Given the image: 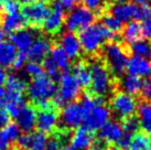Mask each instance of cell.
Instances as JSON below:
<instances>
[{
    "label": "cell",
    "mask_w": 151,
    "mask_h": 150,
    "mask_svg": "<svg viewBox=\"0 0 151 150\" xmlns=\"http://www.w3.org/2000/svg\"><path fill=\"white\" fill-rule=\"evenodd\" d=\"M82 51L88 55H92L101 51L106 41H110L115 38V33L110 32L101 23H91L86 28L78 31L77 34Z\"/></svg>",
    "instance_id": "cell-1"
},
{
    "label": "cell",
    "mask_w": 151,
    "mask_h": 150,
    "mask_svg": "<svg viewBox=\"0 0 151 150\" xmlns=\"http://www.w3.org/2000/svg\"><path fill=\"white\" fill-rule=\"evenodd\" d=\"M101 55L105 60L106 66L114 75H122L126 71L128 55L122 43L107 41L101 46Z\"/></svg>",
    "instance_id": "cell-2"
},
{
    "label": "cell",
    "mask_w": 151,
    "mask_h": 150,
    "mask_svg": "<svg viewBox=\"0 0 151 150\" xmlns=\"http://www.w3.org/2000/svg\"><path fill=\"white\" fill-rule=\"evenodd\" d=\"M81 94V86L71 73L63 72L59 76V86L56 89L52 104L55 107H63L64 105L74 102Z\"/></svg>",
    "instance_id": "cell-3"
},
{
    "label": "cell",
    "mask_w": 151,
    "mask_h": 150,
    "mask_svg": "<svg viewBox=\"0 0 151 150\" xmlns=\"http://www.w3.org/2000/svg\"><path fill=\"white\" fill-rule=\"evenodd\" d=\"M91 71V88L96 95L105 96L113 86L111 75L104 63L99 60H94L88 64Z\"/></svg>",
    "instance_id": "cell-4"
},
{
    "label": "cell",
    "mask_w": 151,
    "mask_h": 150,
    "mask_svg": "<svg viewBox=\"0 0 151 150\" xmlns=\"http://www.w3.org/2000/svg\"><path fill=\"white\" fill-rule=\"evenodd\" d=\"M58 89L55 79L43 74L39 77L32 79V81L27 85V94L31 100L37 103L39 100H51L53 98Z\"/></svg>",
    "instance_id": "cell-5"
},
{
    "label": "cell",
    "mask_w": 151,
    "mask_h": 150,
    "mask_svg": "<svg viewBox=\"0 0 151 150\" xmlns=\"http://www.w3.org/2000/svg\"><path fill=\"white\" fill-rule=\"evenodd\" d=\"M95 20V13L85 8L84 6H76L70 10L64 20V25L67 31H80L93 23Z\"/></svg>",
    "instance_id": "cell-6"
},
{
    "label": "cell",
    "mask_w": 151,
    "mask_h": 150,
    "mask_svg": "<svg viewBox=\"0 0 151 150\" xmlns=\"http://www.w3.org/2000/svg\"><path fill=\"white\" fill-rule=\"evenodd\" d=\"M110 107L118 117L132 116L137 110V102L132 95L125 92L115 93L110 100Z\"/></svg>",
    "instance_id": "cell-7"
},
{
    "label": "cell",
    "mask_w": 151,
    "mask_h": 150,
    "mask_svg": "<svg viewBox=\"0 0 151 150\" xmlns=\"http://www.w3.org/2000/svg\"><path fill=\"white\" fill-rule=\"evenodd\" d=\"M110 109L104 104L96 105L92 110L84 115L83 127L87 128L91 131L99 130L103 126L110 120Z\"/></svg>",
    "instance_id": "cell-8"
},
{
    "label": "cell",
    "mask_w": 151,
    "mask_h": 150,
    "mask_svg": "<svg viewBox=\"0 0 151 150\" xmlns=\"http://www.w3.org/2000/svg\"><path fill=\"white\" fill-rule=\"evenodd\" d=\"M59 119L61 120L62 126L66 129L81 127L84 119V112L82 110L80 103L70 102L64 105Z\"/></svg>",
    "instance_id": "cell-9"
},
{
    "label": "cell",
    "mask_w": 151,
    "mask_h": 150,
    "mask_svg": "<svg viewBox=\"0 0 151 150\" xmlns=\"http://www.w3.org/2000/svg\"><path fill=\"white\" fill-rule=\"evenodd\" d=\"M21 13L24 18L25 23H29L33 27H38L42 25L47 14L50 13V8L46 4L35 1V2L24 4Z\"/></svg>",
    "instance_id": "cell-10"
},
{
    "label": "cell",
    "mask_w": 151,
    "mask_h": 150,
    "mask_svg": "<svg viewBox=\"0 0 151 150\" xmlns=\"http://www.w3.org/2000/svg\"><path fill=\"white\" fill-rule=\"evenodd\" d=\"M17 142L19 148L22 150H45L47 137L46 133L37 130L20 133Z\"/></svg>",
    "instance_id": "cell-11"
},
{
    "label": "cell",
    "mask_w": 151,
    "mask_h": 150,
    "mask_svg": "<svg viewBox=\"0 0 151 150\" xmlns=\"http://www.w3.org/2000/svg\"><path fill=\"white\" fill-rule=\"evenodd\" d=\"M64 20H65V9L59 2H55L54 7L50 9V13L47 14V17L41 25L47 34H58L64 25Z\"/></svg>",
    "instance_id": "cell-12"
},
{
    "label": "cell",
    "mask_w": 151,
    "mask_h": 150,
    "mask_svg": "<svg viewBox=\"0 0 151 150\" xmlns=\"http://www.w3.org/2000/svg\"><path fill=\"white\" fill-rule=\"evenodd\" d=\"M38 38L37 31L32 28H21L11 33V43L19 52L27 53L32 45L34 40Z\"/></svg>",
    "instance_id": "cell-13"
},
{
    "label": "cell",
    "mask_w": 151,
    "mask_h": 150,
    "mask_svg": "<svg viewBox=\"0 0 151 150\" xmlns=\"http://www.w3.org/2000/svg\"><path fill=\"white\" fill-rule=\"evenodd\" d=\"M37 109L32 105L23 104L20 108L18 115L16 116V124L23 133H30L34 129L35 127V121H37Z\"/></svg>",
    "instance_id": "cell-14"
},
{
    "label": "cell",
    "mask_w": 151,
    "mask_h": 150,
    "mask_svg": "<svg viewBox=\"0 0 151 150\" xmlns=\"http://www.w3.org/2000/svg\"><path fill=\"white\" fill-rule=\"evenodd\" d=\"M59 124V115L56 114L53 108L40 110L37 114V121L35 127L39 131L44 133H51L56 129V126Z\"/></svg>",
    "instance_id": "cell-15"
},
{
    "label": "cell",
    "mask_w": 151,
    "mask_h": 150,
    "mask_svg": "<svg viewBox=\"0 0 151 150\" xmlns=\"http://www.w3.org/2000/svg\"><path fill=\"white\" fill-rule=\"evenodd\" d=\"M126 70L129 74L136 75L140 79L148 77L151 74V60L132 55L131 58H128Z\"/></svg>",
    "instance_id": "cell-16"
},
{
    "label": "cell",
    "mask_w": 151,
    "mask_h": 150,
    "mask_svg": "<svg viewBox=\"0 0 151 150\" xmlns=\"http://www.w3.org/2000/svg\"><path fill=\"white\" fill-rule=\"evenodd\" d=\"M59 45L63 49V51L67 54L70 60H76V58H78L81 53H82V49H81L78 38H77V35L74 32H72V31L64 32L61 35Z\"/></svg>",
    "instance_id": "cell-17"
},
{
    "label": "cell",
    "mask_w": 151,
    "mask_h": 150,
    "mask_svg": "<svg viewBox=\"0 0 151 150\" xmlns=\"http://www.w3.org/2000/svg\"><path fill=\"white\" fill-rule=\"evenodd\" d=\"M94 141V133L85 127H77L70 137V146L74 150H89Z\"/></svg>",
    "instance_id": "cell-18"
},
{
    "label": "cell",
    "mask_w": 151,
    "mask_h": 150,
    "mask_svg": "<svg viewBox=\"0 0 151 150\" xmlns=\"http://www.w3.org/2000/svg\"><path fill=\"white\" fill-rule=\"evenodd\" d=\"M50 49V40L45 37H39L34 40L32 45L30 46V49L27 51L25 55H27V58H29V61L40 62L49 55Z\"/></svg>",
    "instance_id": "cell-19"
},
{
    "label": "cell",
    "mask_w": 151,
    "mask_h": 150,
    "mask_svg": "<svg viewBox=\"0 0 151 150\" xmlns=\"http://www.w3.org/2000/svg\"><path fill=\"white\" fill-rule=\"evenodd\" d=\"M124 136L122 125L117 121H110L99 129V139L105 144H118Z\"/></svg>",
    "instance_id": "cell-20"
},
{
    "label": "cell",
    "mask_w": 151,
    "mask_h": 150,
    "mask_svg": "<svg viewBox=\"0 0 151 150\" xmlns=\"http://www.w3.org/2000/svg\"><path fill=\"white\" fill-rule=\"evenodd\" d=\"M136 9L137 4L132 2L120 1L114 4L110 7V13L124 23V22H129L136 18Z\"/></svg>",
    "instance_id": "cell-21"
},
{
    "label": "cell",
    "mask_w": 151,
    "mask_h": 150,
    "mask_svg": "<svg viewBox=\"0 0 151 150\" xmlns=\"http://www.w3.org/2000/svg\"><path fill=\"white\" fill-rule=\"evenodd\" d=\"M25 25L24 18L20 11L16 12H4L1 18V29L7 33H12L17 30L23 28Z\"/></svg>",
    "instance_id": "cell-22"
},
{
    "label": "cell",
    "mask_w": 151,
    "mask_h": 150,
    "mask_svg": "<svg viewBox=\"0 0 151 150\" xmlns=\"http://www.w3.org/2000/svg\"><path fill=\"white\" fill-rule=\"evenodd\" d=\"M21 130L16 123L9 121L6 126L0 128V150H8L10 144L17 141Z\"/></svg>",
    "instance_id": "cell-23"
},
{
    "label": "cell",
    "mask_w": 151,
    "mask_h": 150,
    "mask_svg": "<svg viewBox=\"0 0 151 150\" xmlns=\"http://www.w3.org/2000/svg\"><path fill=\"white\" fill-rule=\"evenodd\" d=\"M137 115H138L139 127L142 131L151 136V102L142 100L137 104Z\"/></svg>",
    "instance_id": "cell-24"
},
{
    "label": "cell",
    "mask_w": 151,
    "mask_h": 150,
    "mask_svg": "<svg viewBox=\"0 0 151 150\" xmlns=\"http://www.w3.org/2000/svg\"><path fill=\"white\" fill-rule=\"evenodd\" d=\"M119 85H120V88H122V92L134 96L141 92L143 82H142V79H140V77L136 76V75L128 73V74L124 75L122 79H120Z\"/></svg>",
    "instance_id": "cell-25"
},
{
    "label": "cell",
    "mask_w": 151,
    "mask_h": 150,
    "mask_svg": "<svg viewBox=\"0 0 151 150\" xmlns=\"http://www.w3.org/2000/svg\"><path fill=\"white\" fill-rule=\"evenodd\" d=\"M76 82L78 83L81 87H89L91 85V71L87 63L84 61H77L73 66V73Z\"/></svg>",
    "instance_id": "cell-26"
},
{
    "label": "cell",
    "mask_w": 151,
    "mask_h": 150,
    "mask_svg": "<svg viewBox=\"0 0 151 150\" xmlns=\"http://www.w3.org/2000/svg\"><path fill=\"white\" fill-rule=\"evenodd\" d=\"M122 41L127 44H132L134 42L140 40L141 35V28L140 23L136 20H131L127 22L125 27H122Z\"/></svg>",
    "instance_id": "cell-27"
},
{
    "label": "cell",
    "mask_w": 151,
    "mask_h": 150,
    "mask_svg": "<svg viewBox=\"0 0 151 150\" xmlns=\"http://www.w3.org/2000/svg\"><path fill=\"white\" fill-rule=\"evenodd\" d=\"M49 56H50L53 62L56 64V66L59 67L60 71L67 72L71 67V60L67 56V54L63 51V49L60 45H53L51 46L50 52H49Z\"/></svg>",
    "instance_id": "cell-28"
},
{
    "label": "cell",
    "mask_w": 151,
    "mask_h": 150,
    "mask_svg": "<svg viewBox=\"0 0 151 150\" xmlns=\"http://www.w3.org/2000/svg\"><path fill=\"white\" fill-rule=\"evenodd\" d=\"M18 51L11 42H0V65L2 67H9L12 65L13 60L17 55Z\"/></svg>",
    "instance_id": "cell-29"
},
{
    "label": "cell",
    "mask_w": 151,
    "mask_h": 150,
    "mask_svg": "<svg viewBox=\"0 0 151 150\" xmlns=\"http://www.w3.org/2000/svg\"><path fill=\"white\" fill-rule=\"evenodd\" d=\"M151 146V136L145 131H137L130 136L128 149L129 150H147Z\"/></svg>",
    "instance_id": "cell-30"
},
{
    "label": "cell",
    "mask_w": 151,
    "mask_h": 150,
    "mask_svg": "<svg viewBox=\"0 0 151 150\" xmlns=\"http://www.w3.org/2000/svg\"><path fill=\"white\" fill-rule=\"evenodd\" d=\"M104 104V96H99L96 94H91V93H85L84 95L81 97L80 105L82 107L83 112L87 114L89 110H92L96 105Z\"/></svg>",
    "instance_id": "cell-31"
},
{
    "label": "cell",
    "mask_w": 151,
    "mask_h": 150,
    "mask_svg": "<svg viewBox=\"0 0 151 150\" xmlns=\"http://www.w3.org/2000/svg\"><path fill=\"white\" fill-rule=\"evenodd\" d=\"M130 51L132 55L141 56V58H151V43L146 39H140L138 41L130 44Z\"/></svg>",
    "instance_id": "cell-32"
},
{
    "label": "cell",
    "mask_w": 151,
    "mask_h": 150,
    "mask_svg": "<svg viewBox=\"0 0 151 150\" xmlns=\"http://www.w3.org/2000/svg\"><path fill=\"white\" fill-rule=\"evenodd\" d=\"M101 25H104L107 30H109L110 32H113L115 34L119 31H122V22L120 20H118L117 18L113 16L111 13H107L103 17Z\"/></svg>",
    "instance_id": "cell-33"
},
{
    "label": "cell",
    "mask_w": 151,
    "mask_h": 150,
    "mask_svg": "<svg viewBox=\"0 0 151 150\" xmlns=\"http://www.w3.org/2000/svg\"><path fill=\"white\" fill-rule=\"evenodd\" d=\"M42 69L43 71L45 72L44 74L50 76L51 79H59L60 76V70L59 67L56 66V64L53 62V60L47 55L45 58L42 60Z\"/></svg>",
    "instance_id": "cell-34"
},
{
    "label": "cell",
    "mask_w": 151,
    "mask_h": 150,
    "mask_svg": "<svg viewBox=\"0 0 151 150\" xmlns=\"http://www.w3.org/2000/svg\"><path fill=\"white\" fill-rule=\"evenodd\" d=\"M122 130H124V133L129 135V136L134 135V133L138 131V128H139L138 118L134 117V115L129 117H126V118H122Z\"/></svg>",
    "instance_id": "cell-35"
},
{
    "label": "cell",
    "mask_w": 151,
    "mask_h": 150,
    "mask_svg": "<svg viewBox=\"0 0 151 150\" xmlns=\"http://www.w3.org/2000/svg\"><path fill=\"white\" fill-rule=\"evenodd\" d=\"M24 72L25 74L30 76L31 79H35V77H39L41 75L44 74V71L42 69V65L39 62H34V61H29L24 64Z\"/></svg>",
    "instance_id": "cell-36"
},
{
    "label": "cell",
    "mask_w": 151,
    "mask_h": 150,
    "mask_svg": "<svg viewBox=\"0 0 151 150\" xmlns=\"http://www.w3.org/2000/svg\"><path fill=\"white\" fill-rule=\"evenodd\" d=\"M84 7L93 13H101L107 7V0H83Z\"/></svg>",
    "instance_id": "cell-37"
},
{
    "label": "cell",
    "mask_w": 151,
    "mask_h": 150,
    "mask_svg": "<svg viewBox=\"0 0 151 150\" xmlns=\"http://www.w3.org/2000/svg\"><path fill=\"white\" fill-rule=\"evenodd\" d=\"M151 18V7L149 4H137V9H136V20L143 21L146 19Z\"/></svg>",
    "instance_id": "cell-38"
},
{
    "label": "cell",
    "mask_w": 151,
    "mask_h": 150,
    "mask_svg": "<svg viewBox=\"0 0 151 150\" xmlns=\"http://www.w3.org/2000/svg\"><path fill=\"white\" fill-rule=\"evenodd\" d=\"M27 63V55L23 52H18L16 58L13 60V63L11 66L14 69V70H21L22 67L24 66V64Z\"/></svg>",
    "instance_id": "cell-39"
},
{
    "label": "cell",
    "mask_w": 151,
    "mask_h": 150,
    "mask_svg": "<svg viewBox=\"0 0 151 150\" xmlns=\"http://www.w3.org/2000/svg\"><path fill=\"white\" fill-rule=\"evenodd\" d=\"M4 12H16L20 11V2L18 0H7L2 6Z\"/></svg>",
    "instance_id": "cell-40"
},
{
    "label": "cell",
    "mask_w": 151,
    "mask_h": 150,
    "mask_svg": "<svg viewBox=\"0 0 151 150\" xmlns=\"http://www.w3.org/2000/svg\"><path fill=\"white\" fill-rule=\"evenodd\" d=\"M140 28H141V35L143 39H146V40L151 39V18L141 21Z\"/></svg>",
    "instance_id": "cell-41"
},
{
    "label": "cell",
    "mask_w": 151,
    "mask_h": 150,
    "mask_svg": "<svg viewBox=\"0 0 151 150\" xmlns=\"http://www.w3.org/2000/svg\"><path fill=\"white\" fill-rule=\"evenodd\" d=\"M141 93H142V96L145 97V100L151 102V74L148 76L147 81L143 82Z\"/></svg>",
    "instance_id": "cell-42"
},
{
    "label": "cell",
    "mask_w": 151,
    "mask_h": 150,
    "mask_svg": "<svg viewBox=\"0 0 151 150\" xmlns=\"http://www.w3.org/2000/svg\"><path fill=\"white\" fill-rule=\"evenodd\" d=\"M10 121V116L9 114L4 108L0 107V128H2Z\"/></svg>",
    "instance_id": "cell-43"
},
{
    "label": "cell",
    "mask_w": 151,
    "mask_h": 150,
    "mask_svg": "<svg viewBox=\"0 0 151 150\" xmlns=\"http://www.w3.org/2000/svg\"><path fill=\"white\" fill-rule=\"evenodd\" d=\"M80 0H59V2L64 9H72L73 7H75V4L78 2Z\"/></svg>",
    "instance_id": "cell-44"
},
{
    "label": "cell",
    "mask_w": 151,
    "mask_h": 150,
    "mask_svg": "<svg viewBox=\"0 0 151 150\" xmlns=\"http://www.w3.org/2000/svg\"><path fill=\"white\" fill-rule=\"evenodd\" d=\"M104 145H105V142L103 141L101 139H99V138L98 139H94V141H93L89 150H103Z\"/></svg>",
    "instance_id": "cell-45"
},
{
    "label": "cell",
    "mask_w": 151,
    "mask_h": 150,
    "mask_svg": "<svg viewBox=\"0 0 151 150\" xmlns=\"http://www.w3.org/2000/svg\"><path fill=\"white\" fill-rule=\"evenodd\" d=\"M7 77H8V73L6 71V69L0 65V86H2L6 83Z\"/></svg>",
    "instance_id": "cell-46"
},
{
    "label": "cell",
    "mask_w": 151,
    "mask_h": 150,
    "mask_svg": "<svg viewBox=\"0 0 151 150\" xmlns=\"http://www.w3.org/2000/svg\"><path fill=\"white\" fill-rule=\"evenodd\" d=\"M130 1H131L132 4L140 6V4H147L149 1H151V0H130Z\"/></svg>",
    "instance_id": "cell-47"
},
{
    "label": "cell",
    "mask_w": 151,
    "mask_h": 150,
    "mask_svg": "<svg viewBox=\"0 0 151 150\" xmlns=\"http://www.w3.org/2000/svg\"><path fill=\"white\" fill-rule=\"evenodd\" d=\"M103 150H119V148L115 146H108V147H104Z\"/></svg>",
    "instance_id": "cell-48"
},
{
    "label": "cell",
    "mask_w": 151,
    "mask_h": 150,
    "mask_svg": "<svg viewBox=\"0 0 151 150\" xmlns=\"http://www.w3.org/2000/svg\"><path fill=\"white\" fill-rule=\"evenodd\" d=\"M4 33H6V32H4V30L0 28V42L4 41V35H6Z\"/></svg>",
    "instance_id": "cell-49"
},
{
    "label": "cell",
    "mask_w": 151,
    "mask_h": 150,
    "mask_svg": "<svg viewBox=\"0 0 151 150\" xmlns=\"http://www.w3.org/2000/svg\"><path fill=\"white\" fill-rule=\"evenodd\" d=\"M59 150H74V149H73V148L68 145V146H61Z\"/></svg>",
    "instance_id": "cell-50"
},
{
    "label": "cell",
    "mask_w": 151,
    "mask_h": 150,
    "mask_svg": "<svg viewBox=\"0 0 151 150\" xmlns=\"http://www.w3.org/2000/svg\"><path fill=\"white\" fill-rule=\"evenodd\" d=\"M19 2H22V4H31V2H32V0H19Z\"/></svg>",
    "instance_id": "cell-51"
},
{
    "label": "cell",
    "mask_w": 151,
    "mask_h": 150,
    "mask_svg": "<svg viewBox=\"0 0 151 150\" xmlns=\"http://www.w3.org/2000/svg\"><path fill=\"white\" fill-rule=\"evenodd\" d=\"M37 1H40V2H43V4H47V2H50L52 0H37Z\"/></svg>",
    "instance_id": "cell-52"
},
{
    "label": "cell",
    "mask_w": 151,
    "mask_h": 150,
    "mask_svg": "<svg viewBox=\"0 0 151 150\" xmlns=\"http://www.w3.org/2000/svg\"><path fill=\"white\" fill-rule=\"evenodd\" d=\"M10 150H22L21 148H19V147H14V148H11Z\"/></svg>",
    "instance_id": "cell-53"
},
{
    "label": "cell",
    "mask_w": 151,
    "mask_h": 150,
    "mask_svg": "<svg viewBox=\"0 0 151 150\" xmlns=\"http://www.w3.org/2000/svg\"><path fill=\"white\" fill-rule=\"evenodd\" d=\"M114 1H116V2H120V1H125V0H114Z\"/></svg>",
    "instance_id": "cell-54"
},
{
    "label": "cell",
    "mask_w": 151,
    "mask_h": 150,
    "mask_svg": "<svg viewBox=\"0 0 151 150\" xmlns=\"http://www.w3.org/2000/svg\"><path fill=\"white\" fill-rule=\"evenodd\" d=\"M147 150H151V146L150 147H149V148H148V149Z\"/></svg>",
    "instance_id": "cell-55"
},
{
    "label": "cell",
    "mask_w": 151,
    "mask_h": 150,
    "mask_svg": "<svg viewBox=\"0 0 151 150\" xmlns=\"http://www.w3.org/2000/svg\"><path fill=\"white\" fill-rule=\"evenodd\" d=\"M6 1H7V0H2V2H4V4L6 2Z\"/></svg>",
    "instance_id": "cell-56"
},
{
    "label": "cell",
    "mask_w": 151,
    "mask_h": 150,
    "mask_svg": "<svg viewBox=\"0 0 151 150\" xmlns=\"http://www.w3.org/2000/svg\"><path fill=\"white\" fill-rule=\"evenodd\" d=\"M45 150H49V149H45Z\"/></svg>",
    "instance_id": "cell-57"
}]
</instances>
